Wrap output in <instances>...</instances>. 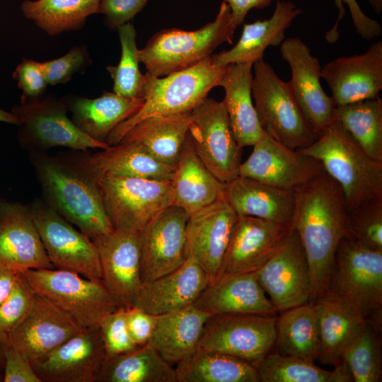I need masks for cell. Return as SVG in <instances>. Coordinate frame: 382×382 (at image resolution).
<instances>
[{"mask_svg":"<svg viewBox=\"0 0 382 382\" xmlns=\"http://www.w3.org/2000/svg\"><path fill=\"white\" fill-rule=\"evenodd\" d=\"M13 78L22 90L21 103H28L42 98L48 83L41 62L24 58L13 72Z\"/></svg>","mask_w":382,"mask_h":382,"instance_id":"cell-49","label":"cell"},{"mask_svg":"<svg viewBox=\"0 0 382 382\" xmlns=\"http://www.w3.org/2000/svg\"><path fill=\"white\" fill-rule=\"evenodd\" d=\"M277 316L212 315L204 326L198 348L227 354L255 366L275 346Z\"/></svg>","mask_w":382,"mask_h":382,"instance_id":"cell-13","label":"cell"},{"mask_svg":"<svg viewBox=\"0 0 382 382\" xmlns=\"http://www.w3.org/2000/svg\"><path fill=\"white\" fill-rule=\"evenodd\" d=\"M333 122L373 161L382 163V99L335 106Z\"/></svg>","mask_w":382,"mask_h":382,"instance_id":"cell-39","label":"cell"},{"mask_svg":"<svg viewBox=\"0 0 382 382\" xmlns=\"http://www.w3.org/2000/svg\"><path fill=\"white\" fill-rule=\"evenodd\" d=\"M335 105L379 97L382 90V41L361 54L336 58L321 68Z\"/></svg>","mask_w":382,"mask_h":382,"instance_id":"cell-24","label":"cell"},{"mask_svg":"<svg viewBox=\"0 0 382 382\" xmlns=\"http://www.w3.org/2000/svg\"><path fill=\"white\" fill-rule=\"evenodd\" d=\"M117 30L121 45L120 59L116 66L106 67L113 81V92L127 98H144L146 75L139 67L135 29L132 23H127Z\"/></svg>","mask_w":382,"mask_h":382,"instance_id":"cell-42","label":"cell"},{"mask_svg":"<svg viewBox=\"0 0 382 382\" xmlns=\"http://www.w3.org/2000/svg\"><path fill=\"white\" fill-rule=\"evenodd\" d=\"M349 236L360 244L382 251V197L348 211Z\"/></svg>","mask_w":382,"mask_h":382,"instance_id":"cell-44","label":"cell"},{"mask_svg":"<svg viewBox=\"0 0 382 382\" xmlns=\"http://www.w3.org/2000/svg\"><path fill=\"white\" fill-rule=\"evenodd\" d=\"M210 316L193 304L158 315L148 343L166 361L176 366L197 350Z\"/></svg>","mask_w":382,"mask_h":382,"instance_id":"cell-33","label":"cell"},{"mask_svg":"<svg viewBox=\"0 0 382 382\" xmlns=\"http://www.w3.org/2000/svg\"><path fill=\"white\" fill-rule=\"evenodd\" d=\"M100 0H25L23 16L50 36L81 30L87 18L99 13Z\"/></svg>","mask_w":382,"mask_h":382,"instance_id":"cell-40","label":"cell"},{"mask_svg":"<svg viewBox=\"0 0 382 382\" xmlns=\"http://www.w3.org/2000/svg\"><path fill=\"white\" fill-rule=\"evenodd\" d=\"M93 154L74 151L66 156L93 180L132 177L170 180L175 166L155 158L140 145L120 142Z\"/></svg>","mask_w":382,"mask_h":382,"instance_id":"cell-25","label":"cell"},{"mask_svg":"<svg viewBox=\"0 0 382 382\" xmlns=\"http://www.w3.org/2000/svg\"><path fill=\"white\" fill-rule=\"evenodd\" d=\"M34 293L43 296L70 314L83 327H99L119 308L102 282L62 269L19 272Z\"/></svg>","mask_w":382,"mask_h":382,"instance_id":"cell-8","label":"cell"},{"mask_svg":"<svg viewBox=\"0 0 382 382\" xmlns=\"http://www.w3.org/2000/svg\"><path fill=\"white\" fill-rule=\"evenodd\" d=\"M93 180L115 230L138 234L172 205L170 180L116 177Z\"/></svg>","mask_w":382,"mask_h":382,"instance_id":"cell-10","label":"cell"},{"mask_svg":"<svg viewBox=\"0 0 382 382\" xmlns=\"http://www.w3.org/2000/svg\"><path fill=\"white\" fill-rule=\"evenodd\" d=\"M188 133L196 154L220 181L226 183L238 175L243 148L222 101L207 97L193 109Z\"/></svg>","mask_w":382,"mask_h":382,"instance_id":"cell-11","label":"cell"},{"mask_svg":"<svg viewBox=\"0 0 382 382\" xmlns=\"http://www.w3.org/2000/svg\"><path fill=\"white\" fill-rule=\"evenodd\" d=\"M189 216L183 209L170 205L138 233L142 282L171 272L186 261Z\"/></svg>","mask_w":382,"mask_h":382,"instance_id":"cell-14","label":"cell"},{"mask_svg":"<svg viewBox=\"0 0 382 382\" xmlns=\"http://www.w3.org/2000/svg\"><path fill=\"white\" fill-rule=\"evenodd\" d=\"M106 359L99 327L86 328L31 364L42 382H96Z\"/></svg>","mask_w":382,"mask_h":382,"instance_id":"cell-20","label":"cell"},{"mask_svg":"<svg viewBox=\"0 0 382 382\" xmlns=\"http://www.w3.org/2000/svg\"><path fill=\"white\" fill-rule=\"evenodd\" d=\"M334 3L338 10V16L334 25L325 33L327 42L335 43L339 38L338 25L345 15V4L349 8L355 30L361 37L371 40L381 35L382 28L379 23L366 16L357 0H334Z\"/></svg>","mask_w":382,"mask_h":382,"instance_id":"cell-48","label":"cell"},{"mask_svg":"<svg viewBox=\"0 0 382 382\" xmlns=\"http://www.w3.org/2000/svg\"><path fill=\"white\" fill-rule=\"evenodd\" d=\"M29 206L54 267L101 282L99 255L93 240L76 230L42 198L35 199Z\"/></svg>","mask_w":382,"mask_h":382,"instance_id":"cell-12","label":"cell"},{"mask_svg":"<svg viewBox=\"0 0 382 382\" xmlns=\"http://www.w3.org/2000/svg\"><path fill=\"white\" fill-rule=\"evenodd\" d=\"M0 265L16 272L54 268L29 205L0 198Z\"/></svg>","mask_w":382,"mask_h":382,"instance_id":"cell-22","label":"cell"},{"mask_svg":"<svg viewBox=\"0 0 382 382\" xmlns=\"http://www.w3.org/2000/svg\"><path fill=\"white\" fill-rule=\"evenodd\" d=\"M190 112L147 117L136 124L120 142H134L157 160L175 166L189 132Z\"/></svg>","mask_w":382,"mask_h":382,"instance_id":"cell-35","label":"cell"},{"mask_svg":"<svg viewBox=\"0 0 382 382\" xmlns=\"http://www.w3.org/2000/svg\"><path fill=\"white\" fill-rule=\"evenodd\" d=\"M175 368L178 382H260L257 370L253 364L201 348Z\"/></svg>","mask_w":382,"mask_h":382,"instance_id":"cell-36","label":"cell"},{"mask_svg":"<svg viewBox=\"0 0 382 382\" xmlns=\"http://www.w3.org/2000/svg\"><path fill=\"white\" fill-rule=\"evenodd\" d=\"M274 0H224L229 6L233 21L236 28L241 25L249 11L262 9Z\"/></svg>","mask_w":382,"mask_h":382,"instance_id":"cell-53","label":"cell"},{"mask_svg":"<svg viewBox=\"0 0 382 382\" xmlns=\"http://www.w3.org/2000/svg\"><path fill=\"white\" fill-rule=\"evenodd\" d=\"M313 306L320 343L318 360L335 366L342 362L343 352L369 322L357 308L326 291Z\"/></svg>","mask_w":382,"mask_h":382,"instance_id":"cell-28","label":"cell"},{"mask_svg":"<svg viewBox=\"0 0 382 382\" xmlns=\"http://www.w3.org/2000/svg\"><path fill=\"white\" fill-rule=\"evenodd\" d=\"M64 97L45 95L28 103L14 105L11 112L19 120L18 141L30 152H46L54 147L73 151L105 149V142L96 141L79 129L68 117Z\"/></svg>","mask_w":382,"mask_h":382,"instance_id":"cell-9","label":"cell"},{"mask_svg":"<svg viewBox=\"0 0 382 382\" xmlns=\"http://www.w3.org/2000/svg\"><path fill=\"white\" fill-rule=\"evenodd\" d=\"M302 13V10L290 1L277 0L272 16L243 25L241 37L228 50L213 54L211 62L218 66L233 64H253L263 59L267 47L280 45L286 30Z\"/></svg>","mask_w":382,"mask_h":382,"instance_id":"cell-27","label":"cell"},{"mask_svg":"<svg viewBox=\"0 0 382 382\" xmlns=\"http://www.w3.org/2000/svg\"><path fill=\"white\" fill-rule=\"evenodd\" d=\"M295 191L291 228L300 238L308 263L309 302L325 291L337 245L350 237L348 211L339 184L323 170Z\"/></svg>","mask_w":382,"mask_h":382,"instance_id":"cell-1","label":"cell"},{"mask_svg":"<svg viewBox=\"0 0 382 382\" xmlns=\"http://www.w3.org/2000/svg\"><path fill=\"white\" fill-rule=\"evenodd\" d=\"M17 272L0 265V306L8 296Z\"/></svg>","mask_w":382,"mask_h":382,"instance_id":"cell-54","label":"cell"},{"mask_svg":"<svg viewBox=\"0 0 382 382\" xmlns=\"http://www.w3.org/2000/svg\"><path fill=\"white\" fill-rule=\"evenodd\" d=\"M42 199L63 218L94 240L115 228L96 183L67 156L30 152Z\"/></svg>","mask_w":382,"mask_h":382,"instance_id":"cell-2","label":"cell"},{"mask_svg":"<svg viewBox=\"0 0 382 382\" xmlns=\"http://www.w3.org/2000/svg\"><path fill=\"white\" fill-rule=\"evenodd\" d=\"M249 157L240 164L238 175L295 190L323 170L316 158L290 149L263 132Z\"/></svg>","mask_w":382,"mask_h":382,"instance_id":"cell-17","label":"cell"},{"mask_svg":"<svg viewBox=\"0 0 382 382\" xmlns=\"http://www.w3.org/2000/svg\"><path fill=\"white\" fill-rule=\"evenodd\" d=\"M257 279L278 313L309 302L311 279L306 255L298 233L292 229Z\"/></svg>","mask_w":382,"mask_h":382,"instance_id":"cell-15","label":"cell"},{"mask_svg":"<svg viewBox=\"0 0 382 382\" xmlns=\"http://www.w3.org/2000/svg\"><path fill=\"white\" fill-rule=\"evenodd\" d=\"M253 67L252 97L263 132L294 150L312 144L319 136L306 118L288 82L281 79L264 59Z\"/></svg>","mask_w":382,"mask_h":382,"instance_id":"cell-7","label":"cell"},{"mask_svg":"<svg viewBox=\"0 0 382 382\" xmlns=\"http://www.w3.org/2000/svg\"><path fill=\"white\" fill-rule=\"evenodd\" d=\"M212 315L245 313L277 316L279 313L257 279V272L209 284L193 303Z\"/></svg>","mask_w":382,"mask_h":382,"instance_id":"cell-30","label":"cell"},{"mask_svg":"<svg viewBox=\"0 0 382 382\" xmlns=\"http://www.w3.org/2000/svg\"><path fill=\"white\" fill-rule=\"evenodd\" d=\"M35 293L17 272L13 286L0 306V333H9L28 316L33 303Z\"/></svg>","mask_w":382,"mask_h":382,"instance_id":"cell-45","label":"cell"},{"mask_svg":"<svg viewBox=\"0 0 382 382\" xmlns=\"http://www.w3.org/2000/svg\"><path fill=\"white\" fill-rule=\"evenodd\" d=\"M224 194L238 216L260 218L291 228L294 190L238 175L226 183Z\"/></svg>","mask_w":382,"mask_h":382,"instance_id":"cell-29","label":"cell"},{"mask_svg":"<svg viewBox=\"0 0 382 382\" xmlns=\"http://www.w3.org/2000/svg\"><path fill=\"white\" fill-rule=\"evenodd\" d=\"M226 66L214 65L210 57L188 69L163 77L145 74L144 102L132 117L117 125L105 142L111 146L121 141L136 124L147 117L190 112L219 86Z\"/></svg>","mask_w":382,"mask_h":382,"instance_id":"cell-4","label":"cell"},{"mask_svg":"<svg viewBox=\"0 0 382 382\" xmlns=\"http://www.w3.org/2000/svg\"><path fill=\"white\" fill-rule=\"evenodd\" d=\"M8 343V335L0 333V372L4 370L5 351Z\"/></svg>","mask_w":382,"mask_h":382,"instance_id":"cell-55","label":"cell"},{"mask_svg":"<svg viewBox=\"0 0 382 382\" xmlns=\"http://www.w3.org/2000/svg\"><path fill=\"white\" fill-rule=\"evenodd\" d=\"M354 382H379L382 378L381 335L368 323L342 355Z\"/></svg>","mask_w":382,"mask_h":382,"instance_id":"cell-43","label":"cell"},{"mask_svg":"<svg viewBox=\"0 0 382 382\" xmlns=\"http://www.w3.org/2000/svg\"><path fill=\"white\" fill-rule=\"evenodd\" d=\"M96 382H178L175 368L149 344L106 357Z\"/></svg>","mask_w":382,"mask_h":382,"instance_id":"cell-37","label":"cell"},{"mask_svg":"<svg viewBox=\"0 0 382 382\" xmlns=\"http://www.w3.org/2000/svg\"><path fill=\"white\" fill-rule=\"evenodd\" d=\"M236 28L230 8L223 1L214 21L199 29L169 28L156 33L139 49V62L146 74L156 77L188 69L210 57L221 44H232Z\"/></svg>","mask_w":382,"mask_h":382,"instance_id":"cell-3","label":"cell"},{"mask_svg":"<svg viewBox=\"0 0 382 382\" xmlns=\"http://www.w3.org/2000/svg\"><path fill=\"white\" fill-rule=\"evenodd\" d=\"M0 122L13 124L18 125H19V120L18 117L12 112H7L0 108Z\"/></svg>","mask_w":382,"mask_h":382,"instance_id":"cell-56","label":"cell"},{"mask_svg":"<svg viewBox=\"0 0 382 382\" xmlns=\"http://www.w3.org/2000/svg\"><path fill=\"white\" fill-rule=\"evenodd\" d=\"M125 308L127 324L132 340L139 347L145 345L152 336L157 316L134 306Z\"/></svg>","mask_w":382,"mask_h":382,"instance_id":"cell-52","label":"cell"},{"mask_svg":"<svg viewBox=\"0 0 382 382\" xmlns=\"http://www.w3.org/2000/svg\"><path fill=\"white\" fill-rule=\"evenodd\" d=\"M99 328L106 357L129 352L139 347L129 333L125 307H119L108 314L100 322Z\"/></svg>","mask_w":382,"mask_h":382,"instance_id":"cell-47","label":"cell"},{"mask_svg":"<svg viewBox=\"0 0 382 382\" xmlns=\"http://www.w3.org/2000/svg\"><path fill=\"white\" fill-rule=\"evenodd\" d=\"M64 97L75 125L101 142H105L109 134L134 115L144 102V98H131L107 91L95 98L71 94Z\"/></svg>","mask_w":382,"mask_h":382,"instance_id":"cell-32","label":"cell"},{"mask_svg":"<svg viewBox=\"0 0 382 382\" xmlns=\"http://www.w3.org/2000/svg\"><path fill=\"white\" fill-rule=\"evenodd\" d=\"M170 182L172 205L190 215L221 198L226 185L199 158L189 133Z\"/></svg>","mask_w":382,"mask_h":382,"instance_id":"cell-31","label":"cell"},{"mask_svg":"<svg viewBox=\"0 0 382 382\" xmlns=\"http://www.w3.org/2000/svg\"><path fill=\"white\" fill-rule=\"evenodd\" d=\"M260 382H347L352 381L342 361L332 371L314 362L284 355L272 350L256 364Z\"/></svg>","mask_w":382,"mask_h":382,"instance_id":"cell-41","label":"cell"},{"mask_svg":"<svg viewBox=\"0 0 382 382\" xmlns=\"http://www.w3.org/2000/svg\"><path fill=\"white\" fill-rule=\"evenodd\" d=\"M252 68L250 64H229L219 82L231 129L242 148L253 146L263 133L253 102Z\"/></svg>","mask_w":382,"mask_h":382,"instance_id":"cell-34","label":"cell"},{"mask_svg":"<svg viewBox=\"0 0 382 382\" xmlns=\"http://www.w3.org/2000/svg\"><path fill=\"white\" fill-rule=\"evenodd\" d=\"M209 279L190 257L174 271L151 281L142 282L132 306L158 316L192 305Z\"/></svg>","mask_w":382,"mask_h":382,"instance_id":"cell-26","label":"cell"},{"mask_svg":"<svg viewBox=\"0 0 382 382\" xmlns=\"http://www.w3.org/2000/svg\"><path fill=\"white\" fill-rule=\"evenodd\" d=\"M105 289L119 307L129 308L142 284L139 237L119 230L93 240Z\"/></svg>","mask_w":382,"mask_h":382,"instance_id":"cell-23","label":"cell"},{"mask_svg":"<svg viewBox=\"0 0 382 382\" xmlns=\"http://www.w3.org/2000/svg\"><path fill=\"white\" fill-rule=\"evenodd\" d=\"M238 215L225 194L192 214L187 224V257L192 258L214 282L221 265Z\"/></svg>","mask_w":382,"mask_h":382,"instance_id":"cell-21","label":"cell"},{"mask_svg":"<svg viewBox=\"0 0 382 382\" xmlns=\"http://www.w3.org/2000/svg\"><path fill=\"white\" fill-rule=\"evenodd\" d=\"M92 64L87 46L76 45L63 56L41 62L49 85L66 83L74 74H83Z\"/></svg>","mask_w":382,"mask_h":382,"instance_id":"cell-46","label":"cell"},{"mask_svg":"<svg viewBox=\"0 0 382 382\" xmlns=\"http://www.w3.org/2000/svg\"><path fill=\"white\" fill-rule=\"evenodd\" d=\"M279 313L275 323L277 352L311 362L318 360L320 343L313 304L306 303Z\"/></svg>","mask_w":382,"mask_h":382,"instance_id":"cell-38","label":"cell"},{"mask_svg":"<svg viewBox=\"0 0 382 382\" xmlns=\"http://www.w3.org/2000/svg\"><path fill=\"white\" fill-rule=\"evenodd\" d=\"M373 10L378 14L382 13V0H367Z\"/></svg>","mask_w":382,"mask_h":382,"instance_id":"cell-57","label":"cell"},{"mask_svg":"<svg viewBox=\"0 0 382 382\" xmlns=\"http://www.w3.org/2000/svg\"><path fill=\"white\" fill-rule=\"evenodd\" d=\"M84 328L67 312L35 293L29 313L7 335L9 343L33 364Z\"/></svg>","mask_w":382,"mask_h":382,"instance_id":"cell-19","label":"cell"},{"mask_svg":"<svg viewBox=\"0 0 382 382\" xmlns=\"http://www.w3.org/2000/svg\"><path fill=\"white\" fill-rule=\"evenodd\" d=\"M291 230L289 226L260 218L238 216L214 282L257 272L274 254Z\"/></svg>","mask_w":382,"mask_h":382,"instance_id":"cell-18","label":"cell"},{"mask_svg":"<svg viewBox=\"0 0 382 382\" xmlns=\"http://www.w3.org/2000/svg\"><path fill=\"white\" fill-rule=\"evenodd\" d=\"M3 381L4 382H42L30 362L9 342L5 351Z\"/></svg>","mask_w":382,"mask_h":382,"instance_id":"cell-51","label":"cell"},{"mask_svg":"<svg viewBox=\"0 0 382 382\" xmlns=\"http://www.w3.org/2000/svg\"><path fill=\"white\" fill-rule=\"evenodd\" d=\"M299 151L318 160L339 184L347 211L382 197V163L368 157L337 122Z\"/></svg>","mask_w":382,"mask_h":382,"instance_id":"cell-5","label":"cell"},{"mask_svg":"<svg viewBox=\"0 0 382 382\" xmlns=\"http://www.w3.org/2000/svg\"><path fill=\"white\" fill-rule=\"evenodd\" d=\"M282 58L290 66L289 87L308 122L320 136L333 123L335 103L320 83L321 65L299 37L285 38L280 45Z\"/></svg>","mask_w":382,"mask_h":382,"instance_id":"cell-16","label":"cell"},{"mask_svg":"<svg viewBox=\"0 0 382 382\" xmlns=\"http://www.w3.org/2000/svg\"><path fill=\"white\" fill-rule=\"evenodd\" d=\"M149 0H100L99 13L105 16V23L110 29L129 23Z\"/></svg>","mask_w":382,"mask_h":382,"instance_id":"cell-50","label":"cell"},{"mask_svg":"<svg viewBox=\"0 0 382 382\" xmlns=\"http://www.w3.org/2000/svg\"><path fill=\"white\" fill-rule=\"evenodd\" d=\"M326 291L346 301L381 334L382 251L367 248L351 237L340 241Z\"/></svg>","mask_w":382,"mask_h":382,"instance_id":"cell-6","label":"cell"}]
</instances>
